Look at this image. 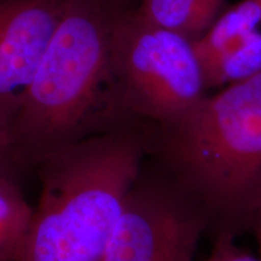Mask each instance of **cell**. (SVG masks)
<instances>
[{
	"label": "cell",
	"instance_id": "cell-1",
	"mask_svg": "<svg viewBox=\"0 0 261 261\" xmlns=\"http://www.w3.org/2000/svg\"><path fill=\"white\" fill-rule=\"evenodd\" d=\"M116 0H69L8 133L18 168L62 148L133 122L122 109L114 32Z\"/></svg>",
	"mask_w": 261,
	"mask_h": 261
},
{
	"label": "cell",
	"instance_id": "cell-2",
	"mask_svg": "<svg viewBox=\"0 0 261 261\" xmlns=\"http://www.w3.org/2000/svg\"><path fill=\"white\" fill-rule=\"evenodd\" d=\"M149 129V159L203 210L214 236L249 231L261 196V73Z\"/></svg>",
	"mask_w": 261,
	"mask_h": 261
},
{
	"label": "cell",
	"instance_id": "cell-3",
	"mask_svg": "<svg viewBox=\"0 0 261 261\" xmlns=\"http://www.w3.org/2000/svg\"><path fill=\"white\" fill-rule=\"evenodd\" d=\"M149 148V125L133 121L41 160L40 195L17 261H103Z\"/></svg>",
	"mask_w": 261,
	"mask_h": 261
},
{
	"label": "cell",
	"instance_id": "cell-4",
	"mask_svg": "<svg viewBox=\"0 0 261 261\" xmlns=\"http://www.w3.org/2000/svg\"><path fill=\"white\" fill-rule=\"evenodd\" d=\"M114 64L122 109L136 121L169 123L205 96L190 39L146 21L133 6L116 21Z\"/></svg>",
	"mask_w": 261,
	"mask_h": 261
},
{
	"label": "cell",
	"instance_id": "cell-5",
	"mask_svg": "<svg viewBox=\"0 0 261 261\" xmlns=\"http://www.w3.org/2000/svg\"><path fill=\"white\" fill-rule=\"evenodd\" d=\"M205 231L203 210L148 156L103 261H191Z\"/></svg>",
	"mask_w": 261,
	"mask_h": 261
},
{
	"label": "cell",
	"instance_id": "cell-6",
	"mask_svg": "<svg viewBox=\"0 0 261 261\" xmlns=\"http://www.w3.org/2000/svg\"><path fill=\"white\" fill-rule=\"evenodd\" d=\"M68 3L0 0V138L6 145L10 126Z\"/></svg>",
	"mask_w": 261,
	"mask_h": 261
},
{
	"label": "cell",
	"instance_id": "cell-7",
	"mask_svg": "<svg viewBox=\"0 0 261 261\" xmlns=\"http://www.w3.org/2000/svg\"><path fill=\"white\" fill-rule=\"evenodd\" d=\"M225 0H142L138 14L159 27L197 40L223 14Z\"/></svg>",
	"mask_w": 261,
	"mask_h": 261
},
{
	"label": "cell",
	"instance_id": "cell-8",
	"mask_svg": "<svg viewBox=\"0 0 261 261\" xmlns=\"http://www.w3.org/2000/svg\"><path fill=\"white\" fill-rule=\"evenodd\" d=\"M261 27V0H242L224 11L207 32L192 41L196 55L204 68Z\"/></svg>",
	"mask_w": 261,
	"mask_h": 261
},
{
	"label": "cell",
	"instance_id": "cell-9",
	"mask_svg": "<svg viewBox=\"0 0 261 261\" xmlns=\"http://www.w3.org/2000/svg\"><path fill=\"white\" fill-rule=\"evenodd\" d=\"M34 208L17 179L0 175V261H17L31 227Z\"/></svg>",
	"mask_w": 261,
	"mask_h": 261
},
{
	"label": "cell",
	"instance_id": "cell-10",
	"mask_svg": "<svg viewBox=\"0 0 261 261\" xmlns=\"http://www.w3.org/2000/svg\"><path fill=\"white\" fill-rule=\"evenodd\" d=\"M261 73V29L242 39L203 69L205 90L228 86Z\"/></svg>",
	"mask_w": 261,
	"mask_h": 261
},
{
	"label": "cell",
	"instance_id": "cell-11",
	"mask_svg": "<svg viewBox=\"0 0 261 261\" xmlns=\"http://www.w3.org/2000/svg\"><path fill=\"white\" fill-rule=\"evenodd\" d=\"M234 236L221 233L214 236V246L211 255L204 261H261L260 257L241 249L234 243ZM196 261V260H191Z\"/></svg>",
	"mask_w": 261,
	"mask_h": 261
},
{
	"label": "cell",
	"instance_id": "cell-12",
	"mask_svg": "<svg viewBox=\"0 0 261 261\" xmlns=\"http://www.w3.org/2000/svg\"><path fill=\"white\" fill-rule=\"evenodd\" d=\"M18 169V166L16 165L8 145L0 138V175H9V177L16 178Z\"/></svg>",
	"mask_w": 261,
	"mask_h": 261
},
{
	"label": "cell",
	"instance_id": "cell-13",
	"mask_svg": "<svg viewBox=\"0 0 261 261\" xmlns=\"http://www.w3.org/2000/svg\"><path fill=\"white\" fill-rule=\"evenodd\" d=\"M250 231H253L256 238L257 248H259V257L261 259V196L253 212L252 220H250Z\"/></svg>",
	"mask_w": 261,
	"mask_h": 261
},
{
	"label": "cell",
	"instance_id": "cell-14",
	"mask_svg": "<svg viewBox=\"0 0 261 261\" xmlns=\"http://www.w3.org/2000/svg\"><path fill=\"white\" fill-rule=\"evenodd\" d=\"M116 2L125 6H133V0H116Z\"/></svg>",
	"mask_w": 261,
	"mask_h": 261
}]
</instances>
